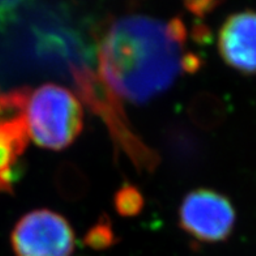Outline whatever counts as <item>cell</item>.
Returning <instances> with one entry per match:
<instances>
[{
	"label": "cell",
	"instance_id": "obj_1",
	"mask_svg": "<svg viewBox=\"0 0 256 256\" xmlns=\"http://www.w3.org/2000/svg\"><path fill=\"white\" fill-rule=\"evenodd\" d=\"M187 29L179 17L168 22L131 14L112 22L98 46L100 74L115 94L132 104L165 93L182 72L200 68L199 58L183 54Z\"/></svg>",
	"mask_w": 256,
	"mask_h": 256
},
{
	"label": "cell",
	"instance_id": "obj_2",
	"mask_svg": "<svg viewBox=\"0 0 256 256\" xmlns=\"http://www.w3.org/2000/svg\"><path fill=\"white\" fill-rule=\"evenodd\" d=\"M29 138L38 146L63 150L84 128V110L76 96L56 84H44L28 96L25 108Z\"/></svg>",
	"mask_w": 256,
	"mask_h": 256
},
{
	"label": "cell",
	"instance_id": "obj_3",
	"mask_svg": "<svg viewBox=\"0 0 256 256\" xmlns=\"http://www.w3.org/2000/svg\"><path fill=\"white\" fill-rule=\"evenodd\" d=\"M236 222L232 202L213 190H194L186 195L179 208L180 228L200 242H224L232 236Z\"/></svg>",
	"mask_w": 256,
	"mask_h": 256
},
{
	"label": "cell",
	"instance_id": "obj_4",
	"mask_svg": "<svg viewBox=\"0 0 256 256\" xmlns=\"http://www.w3.org/2000/svg\"><path fill=\"white\" fill-rule=\"evenodd\" d=\"M17 256H72L74 234L67 220L48 209L28 213L12 232Z\"/></svg>",
	"mask_w": 256,
	"mask_h": 256
},
{
	"label": "cell",
	"instance_id": "obj_5",
	"mask_svg": "<svg viewBox=\"0 0 256 256\" xmlns=\"http://www.w3.org/2000/svg\"><path fill=\"white\" fill-rule=\"evenodd\" d=\"M218 51L234 71L256 74L255 10H243L226 18L218 33Z\"/></svg>",
	"mask_w": 256,
	"mask_h": 256
},
{
	"label": "cell",
	"instance_id": "obj_6",
	"mask_svg": "<svg viewBox=\"0 0 256 256\" xmlns=\"http://www.w3.org/2000/svg\"><path fill=\"white\" fill-rule=\"evenodd\" d=\"M25 115L0 122V192H10L18 160L29 144Z\"/></svg>",
	"mask_w": 256,
	"mask_h": 256
},
{
	"label": "cell",
	"instance_id": "obj_7",
	"mask_svg": "<svg viewBox=\"0 0 256 256\" xmlns=\"http://www.w3.org/2000/svg\"><path fill=\"white\" fill-rule=\"evenodd\" d=\"M115 208L123 217H136L144 208V198L135 186H123L115 195Z\"/></svg>",
	"mask_w": 256,
	"mask_h": 256
},
{
	"label": "cell",
	"instance_id": "obj_8",
	"mask_svg": "<svg viewBox=\"0 0 256 256\" xmlns=\"http://www.w3.org/2000/svg\"><path fill=\"white\" fill-rule=\"evenodd\" d=\"M29 89H18L10 93H0V122L25 115Z\"/></svg>",
	"mask_w": 256,
	"mask_h": 256
},
{
	"label": "cell",
	"instance_id": "obj_9",
	"mask_svg": "<svg viewBox=\"0 0 256 256\" xmlns=\"http://www.w3.org/2000/svg\"><path fill=\"white\" fill-rule=\"evenodd\" d=\"M115 243V236L108 220H101L85 236V244L93 250L108 248Z\"/></svg>",
	"mask_w": 256,
	"mask_h": 256
},
{
	"label": "cell",
	"instance_id": "obj_10",
	"mask_svg": "<svg viewBox=\"0 0 256 256\" xmlns=\"http://www.w3.org/2000/svg\"><path fill=\"white\" fill-rule=\"evenodd\" d=\"M186 8L198 17H206L222 4L224 0H183Z\"/></svg>",
	"mask_w": 256,
	"mask_h": 256
},
{
	"label": "cell",
	"instance_id": "obj_11",
	"mask_svg": "<svg viewBox=\"0 0 256 256\" xmlns=\"http://www.w3.org/2000/svg\"><path fill=\"white\" fill-rule=\"evenodd\" d=\"M25 2L26 0H0V29L14 20Z\"/></svg>",
	"mask_w": 256,
	"mask_h": 256
}]
</instances>
